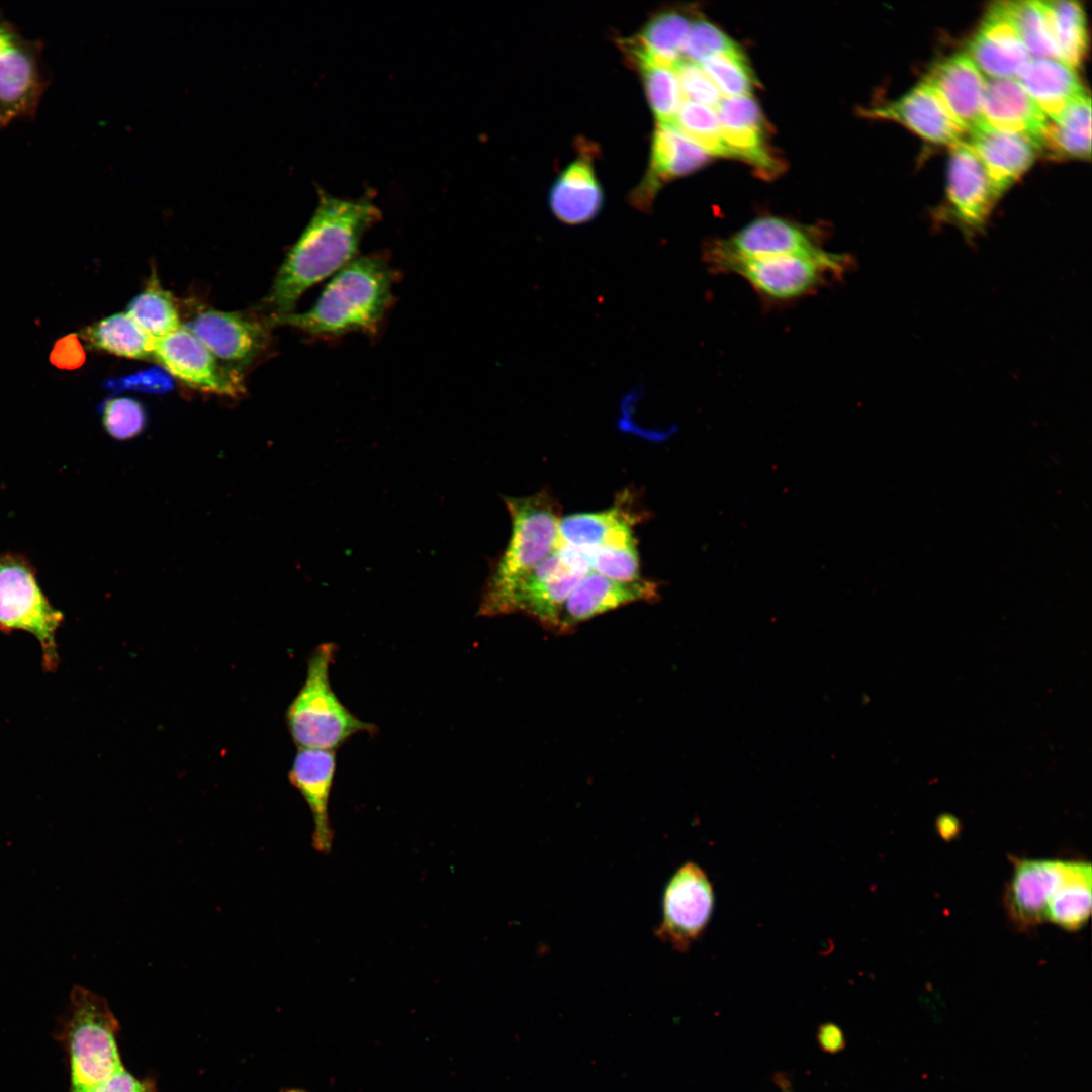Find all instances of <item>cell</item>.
<instances>
[{"label":"cell","instance_id":"obj_1","mask_svg":"<svg viewBox=\"0 0 1092 1092\" xmlns=\"http://www.w3.org/2000/svg\"><path fill=\"white\" fill-rule=\"evenodd\" d=\"M307 225L286 254L265 299L271 317L294 311L301 295L354 260L363 235L380 219L370 196L343 199L320 191Z\"/></svg>","mask_w":1092,"mask_h":1092},{"label":"cell","instance_id":"obj_2","mask_svg":"<svg viewBox=\"0 0 1092 1092\" xmlns=\"http://www.w3.org/2000/svg\"><path fill=\"white\" fill-rule=\"evenodd\" d=\"M398 277L382 253L356 258L333 276L308 310L271 317L268 323L322 338L375 333L394 301L392 288Z\"/></svg>","mask_w":1092,"mask_h":1092},{"label":"cell","instance_id":"obj_3","mask_svg":"<svg viewBox=\"0 0 1092 1092\" xmlns=\"http://www.w3.org/2000/svg\"><path fill=\"white\" fill-rule=\"evenodd\" d=\"M337 649L333 642L314 648L305 681L287 709V725L299 748L335 751L355 734L378 731L373 723L354 715L334 692L329 673Z\"/></svg>","mask_w":1092,"mask_h":1092},{"label":"cell","instance_id":"obj_4","mask_svg":"<svg viewBox=\"0 0 1092 1092\" xmlns=\"http://www.w3.org/2000/svg\"><path fill=\"white\" fill-rule=\"evenodd\" d=\"M69 1011L71 1092H84L124 1068L116 1042L119 1023L106 1000L82 986L72 989Z\"/></svg>","mask_w":1092,"mask_h":1092},{"label":"cell","instance_id":"obj_5","mask_svg":"<svg viewBox=\"0 0 1092 1092\" xmlns=\"http://www.w3.org/2000/svg\"><path fill=\"white\" fill-rule=\"evenodd\" d=\"M589 571L575 552L558 546L510 587L482 595L477 614L488 617L520 612L556 631L566 599Z\"/></svg>","mask_w":1092,"mask_h":1092},{"label":"cell","instance_id":"obj_6","mask_svg":"<svg viewBox=\"0 0 1092 1092\" xmlns=\"http://www.w3.org/2000/svg\"><path fill=\"white\" fill-rule=\"evenodd\" d=\"M64 615L43 594L31 563L17 553H0V631L32 635L41 648L42 667L59 665L57 632Z\"/></svg>","mask_w":1092,"mask_h":1092},{"label":"cell","instance_id":"obj_7","mask_svg":"<svg viewBox=\"0 0 1092 1092\" xmlns=\"http://www.w3.org/2000/svg\"><path fill=\"white\" fill-rule=\"evenodd\" d=\"M505 503L512 533L482 595L495 594L516 583L553 553L559 542L560 519L548 493L506 497Z\"/></svg>","mask_w":1092,"mask_h":1092},{"label":"cell","instance_id":"obj_8","mask_svg":"<svg viewBox=\"0 0 1092 1092\" xmlns=\"http://www.w3.org/2000/svg\"><path fill=\"white\" fill-rule=\"evenodd\" d=\"M847 254L818 249L742 262L728 271L742 277L765 302H791L817 291L830 279H840L851 267Z\"/></svg>","mask_w":1092,"mask_h":1092},{"label":"cell","instance_id":"obj_9","mask_svg":"<svg viewBox=\"0 0 1092 1092\" xmlns=\"http://www.w3.org/2000/svg\"><path fill=\"white\" fill-rule=\"evenodd\" d=\"M817 230L777 216L757 217L726 239L706 244L703 259L714 273L736 264L822 249Z\"/></svg>","mask_w":1092,"mask_h":1092},{"label":"cell","instance_id":"obj_10","mask_svg":"<svg viewBox=\"0 0 1092 1092\" xmlns=\"http://www.w3.org/2000/svg\"><path fill=\"white\" fill-rule=\"evenodd\" d=\"M715 905L713 885L697 863L687 861L671 876L662 899V919L655 936L678 952H687L700 939Z\"/></svg>","mask_w":1092,"mask_h":1092},{"label":"cell","instance_id":"obj_11","mask_svg":"<svg viewBox=\"0 0 1092 1092\" xmlns=\"http://www.w3.org/2000/svg\"><path fill=\"white\" fill-rule=\"evenodd\" d=\"M46 86L38 46L0 12V127L31 117Z\"/></svg>","mask_w":1092,"mask_h":1092},{"label":"cell","instance_id":"obj_12","mask_svg":"<svg viewBox=\"0 0 1092 1092\" xmlns=\"http://www.w3.org/2000/svg\"><path fill=\"white\" fill-rule=\"evenodd\" d=\"M154 359L171 376L193 389L233 398L245 392L240 373L235 368L220 365L185 327L155 340Z\"/></svg>","mask_w":1092,"mask_h":1092},{"label":"cell","instance_id":"obj_13","mask_svg":"<svg viewBox=\"0 0 1092 1092\" xmlns=\"http://www.w3.org/2000/svg\"><path fill=\"white\" fill-rule=\"evenodd\" d=\"M999 197L983 164L965 141L952 146L947 203L941 218L957 225L972 240L984 231Z\"/></svg>","mask_w":1092,"mask_h":1092},{"label":"cell","instance_id":"obj_14","mask_svg":"<svg viewBox=\"0 0 1092 1092\" xmlns=\"http://www.w3.org/2000/svg\"><path fill=\"white\" fill-rule=\"evenodd\" d=\"M1076 860L1016 858L1004 893V906L1014 925L1028 929L1045 922L1048 904L1071 874Z\"/></svg>","mask_w":1092,"mask_h":1092},{"label":"cell","instance_id":"obj_15","mask_svg":"<svg viewBox=\"0 0 1092 1092\" xmlns=\"http://www.w3.org/2000/svg\"><path fill=\"white\" fill-rule=\"evenodd\" d=\"M709 155L672 124H656L649 166L639 185L630 194L635 208L648 212L660 188L674 178L701 168Z\"/></svg>","mask_w":1092,"mask_h":1092},{"label":"cell","instance_id":"obj_16","mask_svg":"<svg viewBox=\"0 0 1092 1092\" xmlns=\"http://www.w3.org/2000/svg\"><path fill=\"white\" fill-rule=\"evenodd\" d=\"M867 115L899 122L929 142L950 147L964 142L968 135L924 81L899 99L868 110Z\"/></svg>","mask_w":1092,"mask_h":1092},{"label":"cell","instance_id":"obj_17","mask_svg":"<svg viewBox=\"0 0 1092 1092\" xmlns=\"http://www.w3.org/2000/svg\"><path fill=\"white\" fill-rule=\"evenodd\" d=\"M269 323L216 309L198 312L185 327L215 357L231 363H248L266 346Z\"/></svg>","mask_w":1092,"mask_h":1092},{"label":"cell","instance_id":"obj_18","mask_svg":"<svg viewBox=\"0 0 1092 1092\" xmlns=\"http://www.w3.org/2000/svg\"><path fill=\"white\" fill-rule=\"evenodd\" d=\"M658 598V584L654 581L641 578L636 581L621 582L590 570L566 599L560 612L556 632L567 633L579 623L597 615L633 602H649Z\"/></svg>","mask_w":1092,"mask_h":1092},{"label":"cell","instance_id":"obj_19","mask_svg":"<svg viewBox=\"0 0 1092 1092\" xmlns=\"http://www.w3.org/2000/svg\"><path fill=\"white\" fill-rule=\"evenodd\" d=\"M923 81L968 132L985 124L982 107L987 81L966 53L939 61Z\"/></svg>","mask_w":1092,"mask_h":1092},{"label":"cell","instance_id":"obj_20","mask_svg":"<svg viewBox=\"0 0 1092 1092\" xmlns=\"http://www.w3.org/2000/svg\"><path fill=\"white\" fill-rule=\"evenodd\" d=\"M966 54L991 78H1015L1032 59L998 2L989 8L968 42Z\"/></svg>","mask_w":1092,"mask_h":1092},{"label":"cell","instance_id":"obj_21","mask_svg":"<svg viewBox=\"0 0 1092 1092\" xmlns=\"http://www.w3.org/2000/svg\"><path fill=\"white\" fill-rule=\"evenodd\" d=\"M982 113L988 126L1021 135L1040 150L1049 118L1015 78L987 81Z\"/></svg>","mask_w":1092,"mask_h":1092},{"label":"cell","instance_id":"obj_22","mask_svg":"<svg viewBox=\"0 0 1092 1092\" xmlns=\"http://www.w3.org/2000/svg\"><path fill=\"white\" fill-rule=\"evenodd\" d=\"M336 772V751L299 748L289 772L291 784L303 796L313 818V847L329 853L333 830L329 819V801Z\"/></svg>","mask_w":1092,"mask_h":1092},{"label":"cell","instance_id":"obj_23","mask_svg":"<svg viewBox=\"0 0 1092 1092\" xmlns=\"http://www.w3.org/2000/svg\"><path fill=\"white\" fill-rule=\"evenodd\" d=\"M693 20L680 9H666L651 16L641 31L621 40V49L632 66L656 65L674 70Z\"/></svg>","mask_w":1092,"mask_h":1092},{"label":"cell","instance_id":"obj_24","mask_svg":"<svg viewBox=\"0 0 1092 1092\" xmlns=\"http://www.w3.org/2000/svg\"><path fill=\"white\" fill-rule=\"evenodd\" d=\"M965 143L983 164L999 196L1032 165L1037 153L1025 138L987 124L968 132Z\"/></svg>","mask_w":1092,"mask_h":1092},{"label":"cell","instance_id":"obj_25","mask_svg":"<svg viewBox=\"0 0 1092 1092\" xmlns=\"http://www.w3.org/2000/svg\"><path fill=\"white\" fill-rule=\"evenodd\" d=\"M603 204L604 192L592 159L584 155L571 162L550 188V209L558 220L568 225L593 220Z\"/></svg>","mask_w":1092,"mask_h":1092},{"label":"cell","instance_id":"obj_26","mask_svg":"<svg viewBox=\"0 0 1092 1092\" xmlns=\"http://www.w3.org/2000/svg\"><path fill=\"white\" fill-rule=\"evenodd\" d=\"M640 518L631 508V499L624 494L607 511L577 513L560 519L558 544L597 549L633 543L632 527Z\"/></svg>","mask_w":1092,"mask_h":1092},{"label":"cell","instance_id":"obj_27","mask_svg":"<svg viewBox=\"0 0 1092 1092\" xmlns=\"http://www.w3.org/2000/svg\"><path fill=\"white\" fill-rule=\"evenodd\" d=\"M1015 79L1051 121L1085 93L1076 70L1056 59L1032 58Z\"/></svg>","mask_w":1092,"mask_h":1092},{"label":"cell","instance_id":"obj_28","mask_svg":"<svg viewBox=\"0 0 1092 1092\" xmlns=\"http://www.w3.org/2000/svg\"><path fill=\"white\" fill-rule=\"evenodd\" d=\"M78 336L90 349L135 360L154 358L155 340L126 313L118 312L82 329Z\"/></svg>","mask_w":1092,"mask_h":1092},{"label":"cell","instance_id":"obj_29","mask_svg":"<svg viewBox=\"0 0 1092 1092\" xmlns=\"http://www.w3.org/2000/svg\"><path fill=\"white\" fill-rule=\"evenodd\" d=\"M1091 100L1085 92L1057 121L1049 120L1039 152L1053 158L1089 160L1091 154Z\"/></svg>","mask_w":1092,"mask_h":1092},{"label":"cell","instance_id":"obj_30","mask_svg":"<svg viewBox=\"0 0 1092 1092\" xmlns=\"http://www.w3.org/2000/svg\"><path fill=\"white\" fill-rule=\"evenodd\" d=\"M1091 864L1076 860L1068 878L1053 894L1045 912V922L1068 931L1081 929L1091 913Z\"/></svg>","mask_w":1092,"mask_h":1092},{"label":"cell","instance_id":"obj_31","mask_svg":"<svg viewBox=\"0 0 1092 1092\" xmlns=\"http://www.w3.org/2000/svg\"><path fill=\"white\" fill-rule=\"evenodd\" d=\"M1039 2L1048 17L1061 61L1076 70L1087 49L1085 14L1081 4L1064 0Z\"/></svg>","mask_w":1092,"mask_h":1092},{"label":"cell","instance_id":"obj_32","mask_svg":"<svg viewBox=\"0 0 1092 1092\" xmlns=\"http://www.w3.org/2000/svg\"><path fill=\"white\" fill-rule=\"evenodd\" d=\"M126 313L154 340L182 327L170 292L163 289L155 273L145 289L129 302Z\"/></svg>","mask_w":1092,"mask_h":1092},{"label":"cell","instance_id":"obj_33","mask_svg":"<svg viewBox=\"0 0 1092 1092\" xmlns=\"http://www.w3.org/2000/svg\"><path fill=\"white\" fill-rule=\"evenodd\" d=\"M998 4L1012 21L1032 58L1061 61L1048 17L1039 1H1001Z\"/></svg>","mask_w":1092,"mask_h":1092},{"label":"cell","instance_id":"obj_34","mask_svg":"<svg viewBox=\"0 0 1092 1092\" xmlns=\"http://www.w3.org/2000/svg\"><path fill=\"white\" fill-rule=\"evenodd\" d=\"M673 125L709 156L731 157L721 135L717 112L713 108L684 100Z\"/></svg>","mask_w":1092,"mask_h":1092},{"label":"cell","instance_id":"obj_35","mask_svg":"<svg viewBox=\"0 0 1092 1092\" xmlns=\"http://www.w3.org/2000/svg\"><path fill=\"white\" fill-rule=\"evenodd\" d=\"M699 65L726 98L749 96L756 84L741 49L715 54Z\"/></svg>","mask_w":1092,"mask_h":1092},{"label":"cell","instance_id":"obj_36","mask_svg":"<svg viewBox=\"0 0 1092 1092\" xmlns=\"http://www.w3.org/2000/svg\"><path fill=\"white\" fill-rule=\"evenodd\" d=\"M637 70L657 123L673 125L680 106V88L674 71L656 65H644Z\"/></svg>","mask_w":1092,"mask_h":1092},{"label":"cell","instance_id":"obj_37","mask_svg":"<svg viewBox=\"0 0 1092 1092\" xmlns=\"http://www.w3.org/2000/svg\"><path fill=\"white\" fill-rule=\"evenodd\" d=\"M100 408L103 427L114 439H131L140 435L146 427V410L133 398H110L102 403Z\"/></svg>","mask_w":1092,"mask_h":1092},{"label":"cell","instance_id":"obj_38","mask_svg":"<svg viewBox=\"0 0 1092 1092\" xmlns=\"http://www.w3.org/2000/svg\"><path fill=\"white\" fill-rule=\"evenodd\" d=\"M592 570L621 582L641 579L636 542L594 549Z\"/></svg>","mask_w":1092,"mask_h":1092},{"label":"cell","instance_id":"obj_39","mask_svg":"<svg viewBox=\"0 0 1092 1092\" xmlns=\"http://www.w3.org/2000/svg\"><path fill=\"white\" fill-rule=\"evenodd\" d=\"M737 43L716 25L704 19L693 21L682 54L688 61L700 64L705 59L724 52L738 50Z\"/></svg>","mask_w":1092,"mask_h":1092},{"label":"cell","instance_id":"obj_40","mask_svg":"<svg viewBox=\"0 0 1092 1092\" xmlns=\"http://www.w3.org/2000/svg\"><path fill=\"white\" fill-rule=\"evenodd\" d=\"M673 71L686 100L717 109L722 95L699 64L681 60Z\"/></svg>","mask_w":1092,"mask_h":1092},{"label":"cell","instance_id":"obj_41","mask_svg":"<svg viewBox=\"0 0 1092 1092\" xmlns=\"http://www.w3.org/2000/svg\"><path fill=\"white\" fill-rule=\"evenodd\" d=\"M104 385L110 389H130L157 394L169 391L173 387V381L168 372L154 367L131 375L107 380Z\"/></svg>","mask_w":1092,"mask_h":1092},{"label":"cell","instance_id":"obj_42","mask_svg":"<svg viewBox=\"0 0 1092 1092\" xmlns=\"http://www.w3.org/2000/svg\"><path fill=\"white\" fill-rule=\"evenodd\" d=\"M86 359L78 334H69L57 340L50 353V362L59 369L73 370L81 367Z\"/></svg>","mask_w":1092,"mask_h":1092},{"label":"cell","instance_id":"obj_43","mask_svg":"<svg viewBox=\"0 0 1092 1092\" xmlns=\"http://www.w3.org/2000/svg\"><path fill=\"white\" fill-rule=\"evenodd\" d=\"M84 1092H156L149 1079H139L124 1068Z\"/></svg>","mask_w":1092,"mask_h":1092},{"label":"cell","instance_id":"obj_44","mask_svg":"<svg viewBox=\"0 0 1092 1092\" xmlns=\"http://www.w3.org/2000/svg\"><path fill=\"white\" fill-rule=\"evenodd\" d=\"M939 832L948 837V834H952L956 831L954 820L950 817H946L939 820L938 823Z\"/></svg>","mask_w":1092,"mask_h":1092},{"label":"cell","instance_id":"obj_45","mask_svg":"<svg viewBox=\"0 0 1092 1092\" xmlns=\"http://www.w3.org/2000/svg\"><path fill=\"white\" fill-rule=\"evenodd\" d=\"M281 1092H308V1091H306L304 1089H301V1088H288V1089L282 1090Z\"/></svg>","mask_w":1092,"mask_h":1092},{"label":"cell","instance_id":"obj_46","mask_svg":"<svg viewBox=\"0 0 1092 1092\" xmlns=\"http://www.w3.org/2000/svg\"><path fill=\"white\" fill-rule=\"evenodd\" d=\"M783 1092H792V1091H790L788 1089H784Z\"/></svg>","mask_w":1092,"mask_h":1092}]
</instances>
